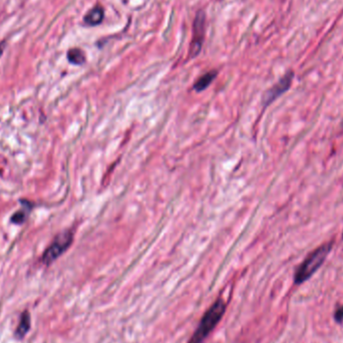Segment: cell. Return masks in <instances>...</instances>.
<instances>
[{
    "instance_id": "obj_11",
    "label": "cell",
    "mask_w": 343,
    "mask_h": 343,
    "mask_svg": "<svg viewBox=\"0 0 343 343\" xmlns=\"http://www.w3.org/2000/svg\"><path fill=\"white\" fill-rule=\"evenodd\" d=\"M334 318L339 323H341L343 321V306H341L338 309H336L335 314H334Z\"/></svg>"
},
{
    "instance_id": "obj_6",
    "label": "cell",
    "mask_w": 343,
    "mask_h": 343,
    "mask_svg": "<svg viewBox=\"0 0 343 343\" xmlns=\"http://www.w3.org/2000/svg\"><path fill=\"white\" fill-rule=\"evenodd\" d=\"M20 202L22 203V208L16 213H14L10 217V222L16 225H22L24 223H26L34 208V203H32L28 200L20 199Z\"/></svg>"
},
{
    "instance_id": "obj_7",
    "label": "cell",
    "mask_w": 343,
    "mask_h": 343,
    "mask_svg": "<svg viewBox=\"0 0 343 343\" xmlns=\"http://www.w3.org/2000/svg\"><path fill=\"white\" fill-rule=\"evenodd\" d=\"M104 18V10L100 6H94L84 16V22L88 26H96L102 22Z\"/></svg>"
},
{
    "instance_id": "obj_1",
    "label": "cell",
    "mask_w": 343,
    "mask_h": 343,
    "mask_svg": "<svg viewBox=\"0 0 343 343\" xmlns=\"http://www.w3.org/2000/svg\"><path fill=\"white\" fill-rule=\"evenodd\" d=\"M332 247L333 243L329 242L312 251L296 269L294 274L295 284L300 285L307 281L323 265Z\"/></svg>"
},
{
    "instance_id": "obj_2",
    "label": "cell",
    "mask_w": 343,
    "mask_h": 343,
    "mask_svg": "<svg viewBox=\"0 0 343 343\" xmlns=\"http://www.w3.org/2000/svg\"><path fill=\"white\" fill-rule=\"evenodd\" d=\"M226 310V303L219 298L204 314L198 329L194 333L189 343H203L222 319Z\"/></svg>"
},
{
    "instance_id": "obj_3",
    "label": "cell",
    "mask_w": 343,
    "mask_h": 343,
    "mask_svg": "<svg viewBox=\"0 0 343 343\" xmlns=\"http://www.w3.org/2000/svg\"><path fill=\"white\" fill-rule=\"evenodd\" d=\"M74 232L72 230H64L58 233L50 245L44 250L42 256V262L48 266L58 259L72 244Z\"/></svg>"
},
{
    "instance_id": "obj_5",
    "label": "cell",
    "mask_w": 343,
    "mask_h": 343,
    "mask_svg": "<svg viewBox=\"0 0 343 343\" xmlns=\"http://www.w3.org/2000/svg\"><path fill=\"white\" fill-rule=\"evenodd\" d=\"M294 78V72H288L285 74L284 76H282L279 82L274 84L269 90H267V92L265 94L264 98H263V102L264 106H267L270 104H272L275 100H277L280 96H282L284 92H286L293 82Z\"/></svg>"
},
{
    "instance_id": "obj_4",
    "label": "cell",
    "mask_w": 343,
    "mask_h": 343,
    "mask_svg": "<svg viewBox=\"0 0 343 343\" xmlns=\"http://www.w3.org/2000/svg\"><path fill=\"white\" fill-rule=\"evenodd\" d=\"M205 30H206V14L204 10H199L195 16L194 24H193V36L192 42L190 44V50L189 56L191 58L197 56L201 50L205 38Z\"/></svg>"
},
{
    "instance_id": "obj_10",
    "label": "cell",
    "mask_w": 343,
    "mask_h": 343,
    "mask_svg": "<svg viewBox=\"0 0 343 343\" xmlns=\"http://www.w3.org/2000/svg\"><path fill=\"white\" fill-rule=\"evenodd\" d=\"M68 60L72 64L80 66L86 62V56L80 48H74L68 52Z\"/></svg>"
},
{
    "instance_id": "obj_12",
    "label": "cell",
    "mask_w": 343,
    "mask_h": 343,
    "mask_svg": "<svg viewBox=\"0 0 343 343\" xmlns=\"http://www.w3.org/2000/svg\"><path fill=\"white\" fill-rule=\"evenodd\" d=\"M4 42L0 44V58H2V56L4 54Z\"/></svg>"
},
{
    "instance_id": "obj_8",
    "label": "cell",
    "mask_w": 343,
    "mask_h": 343,
    "mask_svg": "<svg viewBox=\"0 0 343 343\" xmlns=\"http://www.w3.org/2000/svg\"><path fill=\"white\" fill-rule=\"evenodd\" d=\"M218 72L216 70H211L205 74H203L201 78H198V80L195 82L194 84V88L197 92H202L204 90H206L212 82L213 80L216 78Z\"/></svg>"
},
{
    "instance_id": "obj_9",
    "label": "cell",
    "mask_w": 343,
    "mask_h": 343,
    "mask_svg": "<svg viewBox=\"0 0 343 343\" xmlns=\"http://www.w3.org/2000/svg\"><path fill=\"white\" fill-rule=\"evenodd\" d=\"M30 315L28 311L24 312L20 317V324L16 331V335L18 338H22L24 335L30 331Z\"/></svg>"
}]
</instances>
